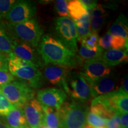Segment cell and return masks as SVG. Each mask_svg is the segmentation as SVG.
Here are the masks:
<instances>
[{"instance_id":"obj_1","label":"cell","mask_w":128,"mask_h":128,"mask_svg":"<svg viewBox=\"0 0 128 128\" xmlns=\"http://www.w3.org/2000/svg\"><path fill=\"white\" fill-rule=\"evenodd\" d=\"M37 50L46 65H55L68 68L77 66L78 56L76 53L50 35L42 36Z\"/></svg>"},{"instance_id":"obj_2","label":"cell","mask_w":128,"mask_h":128,"mask_svg":"<svg viewBox=\"0 0 128 128\" xmlns=\"http://www.w3.org/2000/svg\"><path fill=\"white\" fill-rule=\"evenodd\" d=\"M10 34L17 41L35 48L39 45L44 30L36 18L19 23H7Z\"/></svg>"},{"instance_id":"obj_3","label":"cell","mask_w":128,"mask_h":128,"mask_svg":"<svg viewBox=\"0 0 128 128\" xmlns=\"http://www.w3.org/2000/svg\"><path fill=\"white\" fill-rule=\"evenodd\" d=\"M60 128H84L88 110L75 102H65L58 110Z\"/></svg>"},{"instance_id":"obj_4","label":"cell","mask_w":128,"mask_h":128,"mask_svg":"<svg viewBox=\"0 0 128 128\" xmlns=\"http://www.w3.org/2000/svg\"><path fill=\"white\" fill-rule=\"evenodd\" d=\"M1 92L15 108H23L28 101L34 98L35 90L22 80H14L0 87Z\"/></svg>"},{"instance_id":"obj_5","label":"cell","mask_w":128,"mask_h":128,"mask_svg":"<svg viewBox=\"0 0 128 128\" xmlns=\"http://www.w3.org/2000/svg\"><path fill=\"white\" fill-rule=\"evenodd\" d=\"M56 39L74 53L78 52L79 41L76 24L70 17H58L54 20Z\"/></svg>"},{"instance_id":"obj_6","label":"cell","mask_w":128,"mask_h":128,"mask_svg":"<svg viewBox=\"0 0 128 128\" xmlns=\"http://www.w3.org/2000/svg\"><path fill=\"white\" fill-rule=\"evenodd\" d=\"M36 12V4L34 1H16L5 18L10 23H22L33 18Z\"/></svg>"},{"instance_id":"obj_7","label":"cell","mask_w":128,"mask_h":128,"mask_svg":"<svg viewBox=\"0 0 128 128\" xmlns=\"http://www.w3.org/2000/svg\"><path fill=\"white\" fill-rule=\"evenodd\" d=\"M68 94L72 98L81 102H85L92 98L91 92L87 82L81 72H70L67 80Z\"/></svg>"},{"instance_id":"obj_8","label":"cell","mask_w":128,"mask_h":128,"mask_svg":"<svg viewBox=\"0 0 128 128\" xmlns=\"http://www.w3.org/2000/svg\"><path fill=\"white\" fill-rule=\"evenodd\" d=\"M82 76L88 85L92 97L94 98L113 92L118 87L119 78L115 73L111 72L108 76L97 79H90Z\"/></svg>"},{"instance_id":"obj_9","label":"cell","mask_w":128,"mask_h":128,"mask_svg":"<svg viewBox=\"0 0 128 128\" xmlns=\"http://www.w3.org/2000/svg\"><path fill=\"white\" fill-rule=\"evenodd\" d=\"M14 76L24 81L34 90L41 87L44 83L43 76L38 68L32 65L8 68Z\"/></svg>"},{"instance_id":"obj_10","label":"cell","mask_w":128,"mask_h":128,"mask_svg":"<svg viewBox=\"0 0 128 128\" xmlns=\"http://www.w3.org/2000/svg\"><path fill=\"white\" fill-rule=\"evenodd\" d=\"M71 72L69 68L55 65H47L44 68V76L50 83L60 87L65 93H68L67 80Z\"/></svg>"},{"instance_id":"obj_11","label":"cell","mask_w":128,"mask_h":128,"mask_svg":"<svg viewBox=\"0 0 128 128\" xmlns=\"http://www.w3.org/2000/svg\"><path fill=\"white\" fill-rule=\"evenodd\" d=\"M38 100L41 104L59 110L66 100V94L56 88H48L40 90L37 94Z\"/></svg>"},{"instance_id":"obj_12","label":"cell","mask_w":128,"mask_h":128,"mask_svg":"<svg viewBox=\"0 0 128 128\" xmlns=\"http://www.w3.org/2000/svg\"><path fill=\"white\" fill-rule=\"evenodd\" d=\"M23 109L29 128H38L44 124L42 107L37 99L34 98L28 101Z\"/></svg>"},{"instance_id":"obj_13","label":"cell","mask_w":128,"mask_h":128,"mask_svg":"<svg viewBox=\"0 0 128 128\" xmlns=\"http://www.w3.org/2000/svg\"><path fill=\"white\" fill-rule=\"evenodd\" d=\"M108 106L117 114L128 113V94L120 88L102 95Z\"/></svg>"},{"instance_id":"obj_14","label":"cell","mask_w":128,"mask_h":128,"mask_svg":"<svg viewBox=\"0 0 128 128\" xmlns=\"http://www.w3.org/2000/svg\"><path fill=\"white\" fill-rule=\"evenodd\" d=\"M83 76L90 79H97L108 76L112 72L110 67L107 66L100 58L85 60L82 67Z\"/></svg>"},{"instance_id":"obj_15","label":"cell","mask_w":128,"mask_h":128,"mask_svg":"<svg viewBox=\"0 0 128 128\" xmlns=\"http://www.w3.org/2000/svg\"><path fill=\"white\" fill-rule=\"evenodd\" d=\"M12 54L24 60L32 62L36 68L42 67L44 64L38 50H36L34 48L22 42L15 40Z\"/></svg>"},{"instance_id":"obj_16","label":"cell","mask_w":128,"mask_h":128,"mask_svg":"<svg viewBox=\"0 0 128 128\" xmlns=\"http://www.w3.org/2000/svg\"><path fill=\"white\" fill-rule=\"evenodd\" d=\"M100 59L108 67L126 63L128 60V49L116 50L110 49L106 51L104 50Z\"/></svg>"},{"instance_id":"obj_17","label":"cell","mask_w":128,"mask_h":128,"mask_svg":"<svg viewBox=\"0 0 128 128\" xmlns=\"http://www.w3.org/2000/svg\"><path fill=\"white\" fill-rule=\"evenodd\" d=\"M90 112L105 120L112 119L116 114L108 106L102 95L95 97L92 100L91 103Z\"/></svg>"},{"instance_id":"obj_18","label":"cell","mask_w":128,"mask_h":128,"mask_svg":"<svg viewBox=\"0 0 128 128\" xmlns=\"http://www.w3.org/2000/svg\"><path fill=\"white\" fill-rule=\"evenodd\" d=\"M108 33L112 36H120L128 39V18L124 13H120L115 22L110 26Z\"/></svg>"},{"instance_id":"obj_19","label":"cell","mask_w":128,"mask_h":128,"mask_svg":"<svg viewBox=\"0 0 128 128\" xmlns=\"http://www.w3.org/2000/svg\"><path fill=\"white\" fill-rule=\"evenodd\" d=\"M6 121L5 122L10 128H17L28 125L22 108H14L6 116Z\"/></svg>"},{"instance_id":"obj_20","label":"cell","mask_w":128,"mask_h":128,"mask_svg":"<svg viewBox=\"0 0 128 128\" xmlns=\"http://www.w3.org/2000/svg\"><path fill=\"white\" fill-rule=\"evenodd\" d=\"M44 113V122L52 128H60V119L58 110L42 104Z\"/></svg>"},{"instance_id":"obj_21","label":"cell","mask_w":128,"mask_h":128,"mask_svg":"<svg viewBox=\"0 0 128 128\" xmlns=\"http://www.w3.org/2000/svg\"><path fill=\"white\" fill-rule=\"evenodd\" d=\"M15 40L9 32L6 31L4 26H0V52L9 55L12 53Z\"/></svg>"},{"instance_id":"obj_22","label":"cell","mask_w":128,"mask_h":128,"mask_svg":"<svg viewBox=\"0 0 128 128\" xmlns=\"http://www.w3.org/2000/svg\"><path fill=\"white\" fill-rule=\"evenodd\" d=\"M69 16L73 18V21L80 20L88 14L87 8L80 0L68 1Z\"/></svg>"},{"instance_id":"obj_23","label":"cell","mask_w":128,"mask_h":128,"mask_svg":"<svg viewBox=\"0 0 128 128\" xmlns=\"http://www.w3.org/2000/svg\"><path fill=\"white\" fill-rule=\"evenodd\" d=\"M76 24V32L79 41L81 42L82 39L88 37L91 33L90 28V16L88 13L80 18V20L74 21Z\"/></svg>"},{"instance_id":"obj_24","label":"cell","mask_w":128,"mask_h":128,"mask_svg":"<svg viewBox=\"0 0 128 128\" xmlns=\"http://www.w3.org/2000/svg\"><path fill=\"white\" fill-rule=\"evenodd\" d=\"M86 124H88L92 128H108L104 120L97 115L87 112L86 117Z\"/></svg>"},{"instance_id":"obj_25","label":"cell","mask_w":128,"mask_h":128,"mask_svg":"<svg viewBox=\"0 0 128 128\" xmlns=\"http://www.w3.org/2000/svg\"><path fill=\"white\" fill-rule=\"evenodd\" d=\"M103 51L104 50L103 49L97 51L90 50L85 48L84 46L81 45L78 52H79V56L81 59H84L86 60H87L100 58Z\"/></svg>"},{"instance_id":"obj_26","label":"cell","mask_w":128,"mask_h":128,"mask_svg":"<svg viewBox=\"0 0 128 128\" xmlns=\"http://www.w3.org/2000/svg\"><path fill=\"white\" fill-rule=\"evenodd\" d=\"M106 14L97 16V17H92L90 16V28L91 32L97 33L100 31L102 28L106 23Z\"/></svg>"},{"instance_id":"obj_27","label":"cell","mask_w":128,"mask_h":128,"mask_svg":"<svg viewBox=\"0 0 128 128\" xmlns=\"http://www.w3.org/2000/svg\"><path fill=\"white\" fill-rule=\"evenodd\" d=\"M14 108L0 90V116H6Z\"/></svg>"},{"instance_id":"obj_28","label":"cell","mask_w":128,"mask_h":128,"mask_svg":"<svg viewBox=\"0 0 128 128\" xmlns=\"http://www.w3.org/2000/svg\"><path fill=\"white\" fill-rule=\"evenodd\" d=\"M55 9L56 12L60 17H68V1L57 0L55 1Z\"/></svg>"},{"instance_id":"obj_29","label":"cell","mask_w":128,"mask_h":128,"mask_svg":"<svg viewBox=\"0 0 128 128\" xmlns=\"http://www.w3.org/2000/svg\"><path fill=\"white\" fill-rule=\"evenodd\" d=\"M128 40L120 36H112L111 48L116 50L128 49Z\"/></svg>"},{"instance_id":"obj_30","label":"cell","mask_w":128,"mask_h":128,"mask_svg":"<svg viewBox=\"0 0 128 128\" xmlns=\"http://www.w3.org/2000/svg\"><path fill=\"white\" fill-rule=\"evenodd\" d=\"M16 1L15 0H0V20L6 17Z\"/></svg>"},{"instance_id":"obj_31","label":"cell","mask_w":128,"mask_h":128,"mask_svg":"<svg viewBox=\"0 0 128 128\" xmlns=\"http://www.w3.org/2000/svg\"><path fill=\"white\" fill-rule=\"evenodd\" d=\"M112 36L106 33L102 38H99L98 44L103 50H108L111 48Z\"/></svg>"},{"instance_id":"obj_32","label":"cell","mask_w":128,"mask_h":128,"mask_svg":"<svg viewBox=\"0 0 128 128\" xmlns=\"http://www.w3.org/2000/svg\"><path fill=\"white\" fill-rule=\"evenodd\" d=\"M15 80L14 76L10 72L8 69L0 70V87Z\"/></svg>"},{"instance_id":"obj_33","label":"cell","mask_w":128,"mask_h":128,"mask_svg":"<svg viewBox=\"0 0 128 128\" xmlns=\"http://www.w3.org/2000/svg\"><path fill=\"white\" fill-rule=\"evenodd\" d=\"M81 45L84 46L85 48H86L87 49H88V50L93 51L102 50V49L98 46V44H94L93 42H92L88 39V37L85 38L84 39H82V40H81Z\"/></svg>"},{"instance_id":"obj_34","label":"cell","mask_w":128,"mask_h":128,"mask_svg":"<svg viewBox=\"0 0 128 128\" xmlns=\"http://www.w3.org/2000/svg\"><path fill=\"white\" fill-rule=\"evenodd\" d=\"M8 55L0 52V70H6L8 68Z\"/></svg>"},{"instance_id":"obj_35","label":"cell","mask_w":128,"mask_h":128,"mask_svg":"<svg viewBox=\"0 0 128 128\" xmlns=\"http://www.w3.org/2000/svg\"><path fill=\"white\" fill-rule=\"evenodd\" d=\"M121 128H128V113H124L119 114Z\"/></svg>"},{"instance_id":"obj_36","label":"cell","mask_w":128,"mask_h":128,"mask_svg":"<svg viewBox=\"0 0 128 128\" xmlns=\"http://www.w3.org/2000/svg\"><path fill=\"white\" fill-rule=\"evenodd\" d=\"M81 1L87 9H93L98 4L97 1L94 0H81Z\"/></svg>"},{"instance_id":"obj_37","label":"cell","mask_w":128,"mask_h":128,"mask_svg":"<svg viewBox=\"0 0 128 128\" xmlns=\"http://www.w3.org/2000/svg\"><path fill=\"white\" fill-rule=\"evenodd\" d=\"M88 39L90 40L92 42H93L94 44H98V35L97 33H93V32H91L90 34L89 35Z\"/></svg>"},{"instance_id":"obj_38","label":"cell","mask_w":128,"mask_h":128,"mask_svg":"<svg viewBox=\"0 0 128 128\" xmlns=\"http://www.w3.org/2000/svg\"><path fill=\"white\" fill-rule=\"evenodd\" d=\"M128 76L127 75H126V76L124 78V80H123L122 81V86L120 87V88L121 90H122L123 91H124V92H125L126 93H128Z\"/></svg>"},{"instance_id":"obj_39","label":"cell","mask_w":128,"mask_h":128,"mask_svg":"<svg viewBox=\"0 0 128 128\" xmlns=\"http://www.w3.org/2000/svg\"><path fill=\"white\" fill-rule=\"evenodd\" d=\"M0 128H9L4 120L0 119Z\"/></svg>"},{"instance_id":"obj_40","label":"cell","mask_w":128,"mask_h":128,"mask_svg":"<svg viewBox=\"0 0 128 128\" xmlns=\"http://www.w3.org/2000/svg\"><path fill=\"white\" fill-rule=\"evenodd\" d=\"M38 128H52L49 127V126H47L46 124H41V125Z\"/></svg>"},{"instance_id":"obj_41","label":"cell","mask_w":128,"mask_h":128,"mask_svg":"<svg viewBox=\"0 0 128 128\" xmlns=\"http://www.w3.org/2000/svg\"><path fill=\"white\" fill-rule=\"evenodd\" d=\"M29 128V127L27 125V126H22V127H19V128Z\"/></svg>"},{"instance_id":"obj_42","label":"cell","mask_w":128,"mask_h":128,"mask_svg":"<svg viewBox=\"0 0 128 128\" xmlns=\"http://www.w3.org/2000/svg\"></svg>"}]
</instances>
